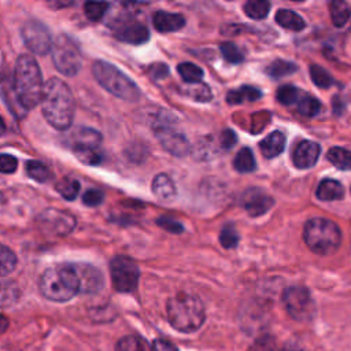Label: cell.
I'll return each instance as SVG.
<instances>
[{
	"label": "cell",
	"mask_w": 351,
	"mask_h": 351,
	"mask_svg": "<svg viewBox=\"0 0 351 351\" xmlns=\"http://www.w3.org/2000/svg\"><path fill=\"white\" fill-rule=\"evenodd\" d=\"M41 110L48 123L55 129L66 130L71 126L75 101L71 89L64 81L53 77L44 84Z\"/></svg>",
	"instance_id": "1"
},
{
	"label": "cell",
	"mask_w": 351,
	"mask_h": 351,
	"mask_svg": "<svg viewBox=\"0 0 351 351\" xmlns=\"http://www.w3.org/2000/svg\"><path fill=\"white\" fill-rule=\"evenodd\" d=\"M43 75L36 59L21 55L14 67V93L19 106L27 111L34 108L43 96Z\"/></svg>",
	"instance_id": "2"
},
{
	"label": "cell",
	"mask_w": 351,
	"mask_h": 351,
	"mask_svg": "<svg viewBox=\"0 0 351 351\" xmlns=\"http://www.w3.org/2000/svg\"><path fill=\"white\" fill-rule=\"evenodd\" d=\"M206 318L200 299L192 293L180 292L167 302V319L180 332L191 333L197 330Z\"/></svg>",
	"instance_id": "3"
},
{
	"label": "cell",
	"mask_w": 351,
	"mask_h": 351,
	"mask_svg": "<svg viewBox=\"0 0 351 351\" xmlns=\"http://www.w3.org/2000/svg\"><path fill=\"white\" fill-rule=\"evenodd\" d=\"M41 293L53 302L70 300L80 292V280L74 265H56L48 267L40 278Z\"/></svg>",
	"instance_id": "4"
},
{
	"label": "cell",
	"mask_w": 351,
	"mask_h": 351,
	"mask_svg": "<svg viewBox=\"0 0 351 351\" xmlns=\"http://www.w3.org/2000/svg\"><path fill=\"white\" fill-rule=\"evenodd\" d=\"M303 240L318 255L333 254L341 244L340 228L326 218H311L304 223Z\"/></svg>",
	"instance_id": "5"
},
{
	"label": "cell",
	"mask_w": 351,
	"mask_h": 351,
	"mask_svg": "<svg viewBox=\"0 0 351 351\" xmlns=\"http://www.w3.org/2000/svg\"><path fill=\"white\" fill-rule=\"evenodd\" d=\"M92 73L96 81L106 90L119 99L134 101L141 95L138 86L126 74L108 62L96 60L92 66Z\"/></svg>",
	"instance_id": "6"
},
{
	"label": "cell",
	"mask_w": 351,
	"mask_h": 351,
	"mask_svg": "<svg viewBox=\"0 0 351 351\" xmlns=\"http://www.w3.org/2000/svg\"><path fill=\"white\" fill-rule=\"evenodd\" d=\"M101 134L96 129L77 126L66 136V144L74 151L75 156L85 165H99L103 160V154L99 147Z\"/></svg>",
	"instance_id": "7"
},
{
	"label": "cell",
	"mask_w": 351,
	"mask_h": 351,
	"mask_svg": "<svg viewBox=\"0 0 351 351\" xmlns=\"http://www.w3.org/2000/svg\"><path fill=\"white\" fill-rule=\"evenodd\" d=\"M52 60L59 73L74 77L82 66V55L78 44L67 34H59L52 43Z\"/></svg>",
	"instance_id": "8"
},
{
	"label": "cell",
	"mask_w": 351,
	"mask_h": 351,
	"mask_svg": "<svg viewBox=\"0 0 351 351\" xmlns=\"http://www.w3.org/2000/svg\"><path fill=\"white\" fill-rule=\"evenodd\" d=\"M154 134L162 147L176 156H185L189 152V141L186 137L176 130L173 121L169 115L160 114L152 123Z\"/></svg>",
	"instance_id": "9"
},
{
	"label": "cell",
	"mask_w": 351,
	"mask_h": 351,
	"mask_svg": "<svg viewBox=\"0 0 351 351\" xmlns=\"http://www.w3.org/2000/svg\"><path fill=\"white\" fill-rule=\"evenodd\" d=\"M282 303L288 314L296 321H308L315 314V304L307 288L289 287L282 293Z\"/></svg>",
	"instance_id": "10"
},
{
	"label": "cell",
	"mask_w": 351,
	"mask_h": 351,
	"mask_svg": "<svg viewBox=\"0 0 351 351\" xmlns=\"http://www.w3.org/2000/svg\"><path fill=\"white\" fill-rule=\"evenodd\" d=\"M110 273L112 285L118 292H132L137 288L140 270L137 265L128 256H115L110 262Z\"/></svg>",
	"instance_id": "11"
},
{
	"label": "cell",
	"mask_w": 351,
	"mask_h": 351,
	"mask_svg": "<svg viewBox=\"0 0 351 351\" xmlns=\"http://www.w3.org/2000/svg\"><path fill=\"white\" fill-rule=\"evenodd\" d=\"M22 38L26 47L36 55H45L52 48L51 32L45 25L36 19H30L22 26Z\"/></svg>",
	"instance_id": "12"
},
{
	"label": "cell",
	"mask_w": 351,
	"mask_h": 351,
	"mask_svg": "<svg viewBox=\"0 0 351 351\" xmlns=\"http://www.w3.org/2000/svg\"><path fill=\"white\" fill-rule=\"evenodd\" d=\"M111 29L114 36L123 43L138 45L148 41L149 38V32L147 26L138 21L121 18L111 23Z\"/></svg>",
	"instance_id": "13"
},
{
	"label": "cell",
	"mask_w": 351,
	"mask_h": 351,
	"mask_svg": "<svg viewBox=\"0 0 351 351\" xmlns=\"http://www.w3.org/2000/svg\"><path fill=\"white\" fill-rule=\"evenodd\" d=\"M38 222L45 232L52 233L55 236L67 234L75 226V218L71 214H69L66 211L56 210V208L45 210L40 215Z\"/></svg>",
	"instance_id": "14"
},
{
	"label": "cell",
	"mask_w": 351,
	"mask_h": 351,
	"mask_svg": "<svg viewBox=\"0 0 351 351\" xmlns=\"http://www.w3.org/2000/svg\"><path fill=\"white\" fill-rule=\"evenodd\" d=\"M241 204L251 217H259L266 214L271 208V206L274 204V200L262 189L250 188L243 193Z\"/></svg>",
	"instance_id": "15"
},
{
	"label": "cell",
	"mask_w": 351,
	"mask_h": 351,
	"mask_svg": "<svg viewBox=\"0 0 351 351\" xmlns=\"http://www.w3.org/2000/svg\"><path fill=\"white\" fill-rule=\"evenodd\" d=\"M74 269L80 280V292L96 293L103 288V276L95 266L86 263H75Z\"/></svg>",
	"instance_id": "16"
},
{
	"label": "cell",
	"mask_w": 351,
	"mask_h": 351,
	"mask_svg": "<svg viewBox=\"0 0 351 351\" xmlns=\"http://www.w3.org/2000/svg\"><path fill=\"white\" fill-rule=\"evenodd\" d=\"M319 154L321 147L318 143L303 140L295 147L292 152V162L298 169H310L317 163Z\"/></svg>",
	"instance_id": "17"
},
{
	"label": "cell",
	"mask_w": 351,
	"mask_h": 351,
	"mask_svg": "<svg viewBox=\"0 0 351 351\" xmlns=\"http://www.w3.org/2000/svg\"><path fill=\"white\" fill-rule=\"evenodd\" d=\"M154 27L160 33H169L176 32L184 27L185 18L180 14H171L166 11H156L152 16Z\"/></svg>",
	"instance_id": "18"
},
{
	"label": "cell",
	"mask_w": 351,
	"mask_h": 351,
	"mask_svg": "<svg viewBox=\"0 0 351 351\" xmlns=\"http://www.w3.org/2000/svg\"><path fill=\"white\" fill-rule=\"evenodd\" d=\"M285 143H287L285 134L280 130H274L259 143V148L263 156L276 158L284 151Z\"/></svg>",
	"instance_id": "19"
},
{
	"label": "cell",
	"mask_w": 351,
	"mask_h": 351,
	"mask_svg": "<svg viewBox=\"0 0 351 351\" xmlns=\"http://www.w3.org/2000/svg\"><path fill=\"white\" fill-rule=\"evenodd\" d=\"M315 196L319 200H325V202L340 200L344 196V188L339 181L332 180V178H325L317 186Z\"/></svg>",
	"instance_id": "20"
},
{
	"label": "cell",
	"mask_w": 351,
	"mask_h": 351,
	"mask_svg": "<svg viewBox=\"0 0 351 351\" xmlns=\"http://www.w3.org/2000/svg\"><path fill=\"white\" fill-rule=\"evenodd\" d=\"M250 351H303L298 346L278 341L273 336H262L254 341Z\"/></svg>",
	"instance_id": "21"
},
{
	"label": "cell",
	"mask_w": 351,
	"mask_h": 351,
	"mask_svg": "<svg viewBox=\"0 0 351 351\" xmlns=\"http://www.w3.org/2000/svg\"><path fill=\"white\" fill-rule=\"evenodd\" d=\"M152 192L158 199L167 202L176 196V185L167 174L160 173L152 181Z\"/></svg>",
	"instance_id": "22"
},
{
	"label": "cell",
	"mask_w": 351,
	"mask_h": 351,
	"mask_svg": "<svg viewBox=\"0 0 351 351\" xmlns=\"http://www.w3.org/2000/svg\"><path fill=\"white\" fill-rule=\"evenodd\" d=\"M276 22L280 26H282L284 29L293 30V32H300V30H303L306 27L304 19L299 14H296L292 10H285V8L277 11Z\"/></svg>",
	"instance_id": "23"
},
{
	"label": "cell",
	"mask_w": 351,
	"mask_h": 351,
	"mask_svg": "<svg viewBox=\"0 0 351 351\" xmlns=\"http://www.w3.org/2000/svg\"><path fill=\"white\" fill-rule=\"evenodd\" d=\"M261 96H262V93L258 88H254L250 85H243L239 89L229 90L226 95V101L229 104H240L244 101H255Z\"/></svg>",
	"instance_id": "24"
},
{
	"label": "cell",
	"mask_w": 351,
	"mask_h": 351,
	"mask_svg": "<svg viewBox=\"0 0 351 351\" xmlns=\"http://www.w3.org/2000/svg\"><path fill=\"white\" fill-rule=\"evenodd\" d=\"M329 11H330L332 22L337 27L344 26L348 22V19L351 18V5L341 0L332 1L329 4Z\"/></svg>",
	"instance_id": "25"
},
{
	"label": "cell",
	"mask_w": 351,
	"mask_h": 351,
	"mask_svg": "<svg viewBox=\"0 0 351 351\" xmlns=\"http://www.w3.org/2000/svg\"><path fill=\"white\" fill-rule=\"evenodd\" d=\"M115 351H152V350L144 337L138 335H128L117 343Z\"/></svg>",
	"instance_id": "26"
},
{
	"label": "cell",
	"mask_w": 351,
	"mask_h": 351,
	"mask_svg": "<svg viewBox=\"0 0 351 351\" xmlns=\"http://www.w3.org/2000/svg\"><path fill=\"white\" fill-rule=\"evenodd\" d=\"M326 159L340 170H351V151L346 148H330L326 154Z\"/></svg>",
	"instance_id": "27"
},
{
	"label": "cell",
	"mask_w": 351,
	"mask_h": 351,
	"mask_svg": "<svg viewBox=\"0 0 351 351\" xmlns=\"http://www.w3.org/2000/svg\"><path fill=\"white\" fill-rule=\"evenodd\" d=\"M26 171L29 177L37 182H48L53 178L51 169L38 160H29L26 165Z\"/></svg>",
	"instance_id": "28"
},
{
	"label": "cell",
	"mask_w": 351,
	"mask_h": 351,
	"mask_svg": "<svg viewBox=\"0 0 351 351\" xmlns=\"http://www.w3.org/2000/svg\"><path fill=\"white\" fill-rule=\"evenodd\" d=\"M233 165H234V169L240 173H250L256 169V162L250 148H241L237 152Z\"/></svg>",
	"instance_id": "29"
},
{
	"label": "cell",
	"mask_w": 351,
	"mask_h": 351,
	"mask_svg": "<svg viewBox=\"0 0 351 351\" xmlns=\"http://www.w3.org/2000/svg\"><path fill=\"white\" fill-rule=\"evenodd\" d=\"M177 70H178L181 78L188 84H199L203 78V70L199 66L189 63V62L180 63Z\"/></svg>",
	"instance_id": "30"
},
{
	"label": "cell",
	"mask_w": 351,
	"mask_h": 351,
	"mask_svg": "<svg viewBox=\"0 0 351 351\" xmlns=\"http://www.w3.org/2000/svg\"><path fill=\"white\" fill-rule=\"evenodd\" d=\"M270 3L265 0H251L244 4V12L252 19H263L269 14Z\"/></svg>",
	"instance_id": "31"
},
{
	"label": "cell",
	"mask_w": 351,
	"mask_h": 351,
	"mask_svg": "<svg viewBox=\"0 0 351 351\" xmlns=\"http://www.w3.org/2000/svg\"><path fill=\"white\" fill-rule=\"evenodd\" d=\"M295 71H296V64L295 63H291V62H287V60H281V59H277V60L271 62L267 66V69H266V73L271 78H281V77L289 75V74H292Z\"/></svg>",
	"instance_id": "32"
},
{
	"label": "cell",
	"mask_w": 351,
	"mask_h": 351,
	"mask_svg": "<svg viewBox=\"0 0 351 351\" xmlns=\"http://www.w3.org/2000/svg\"><path fill=\"white\" fill-rule=\"evenodd\" d=\"M55 189L67 200H73L80 191V182L70 177H63L55 185Z\"/></svg>",
	"instance_id": "33"
},
{
	"label": "cell",
	"mask_w": 351,
	"mask_h": 351,
	"mask_svg": "<svg viewBox=\"0 0 351 351\" xmlns=\"http://www.w3.org/2000/svg\"><path fill=\"white\" fill-rule=\"evenodd\" d=\"M19 298V289L14 282H0V307L14 304Z\"/></svg>",
	"instance_id": "34"
},
{
	"label": "cell",
	"mask_w": 351,
	"mask_h": 351,
	"mask_svg": "<svg viewBox=\"0 0 351 351\" xmlns=\"http://www.w3.org/2000/svg\"><path fill=\"white\" fill-rule=\"evenodd\" d=\"M16 266V255L7 245L0 244V276L10 274Z\"/></svg>",
	"instance_id": "35"
},
{
	"label": "cell",
	"mask_w": 351,
	"mask_h": 351,
	"mask_svg": "<svg viewBox=\"0 0 351 351\" xmlns=\"http://www.w3.org/2000/svg\"><path fill=\"white\" fill-rule=\"evenodd\" d=\"M319 110H321V103L313 96L303 95L298 101V111L303 117H308V118L314 117L319 112Z\"/></svg>",
	"instance_id": "36"
},
{
	"label": "cell",
	"mask_w": 351,
	"mask_h": 351,
	"mask_svg": "<svg viewBox=\"0 0 351 351\" xmlns=\"http://www.w3.org/2000/svg\"><path fill=\"white\" fill-rule=\"evenodd\" d=\"M300 97H302V93L293 85H282L277 90V100L284 106H291L293 103H298Z\"/></svg>",
	"instance_id": "37"
},
{
	"label": "cell",
	"mask_w": 351,
	"mask_h": 351,
	"mask_svg": "<svg viewBox=\"0 0 351 351\" xmlns=\"http://www.w3.org/2000/svg\"><path fill=\"white\" fill-rule=\"evenodd\" d=\"M310 77H311L313 82L319 88H329L333 84L332 75L318 64L310 66Z\"/></svg>",
	"instance_id": "38"
},
{
	"label": "cell",
	"mask_w": 351,
	"mask_h": 351,
	"mask_svg": "<svg viewBox=\"0 0 351 351\" xmlns=\"http://www.w3.org/2000/svg\"><path fill=\"white\" fill-rule=\"evenodd\" d=\"M108 3H104V1H88L84 4V11H85V15L88 19L90 21H100L107 8H108Z\"/></svg>",
	"instance_id": "39"
},
{
	"label": "cell",
	"mask_w": 351,
	"mask_h": 351,
	"mask_svg": "<svg viewBox=\"0 0 351 351\" xmlns=\"http://www.w3.org/2000/svg\"><path fill=\"white\" fill-rule=\"evenodd\" d=\"M219 241L225 248H234L239 244V233L232 223H228L222 228L219 233Z\"/></svg>",
	"instance_id": "40"
},
{
	"label": "cell",
	"mask_w": 351,
	"mask_h": 351,
	"mask_svg": "<svg viewBox=\"0 0 351 351\" xmlns=\"http://www.w3.org/2000/svg\"><path fill=\"white\" fill-rule=\"evenodd\" d=\"M223 58L229 62V63H240L243 62L244 56L240 52V49L233 44V43H222L219 47Z\"/></svg>",
	"instance_id": "41"
},
{
	"label": "cell",
	"mask_w": 351,
	"mask_h": 351,
	"mask_svg": "<svg viewBox=\"0 0 351 351\" xmlns=\"http://www.w3.org/2000/svg\"><path fill=\"white\" fill-rule=\"evenodd\" d=\"M156 223H158L160 228H163L165 230L171 232V233H181V232L184 230V226H182L178 221H176L174 218H171V217H169V215H162V217H159V218L156 219Z\"/></svg>",
	"instance_id": "42"
},
{
	"label": "cell",
	"mask_w": 351,
	"mask_h": 351,
	"mask_svg": "<svg viewBox=\"0 0 351 351\" xmlns=\"http://www.w3.org/2000/svg\"><path fill=\"white\" fill-rule=\"evenodd\" d=\"M18 160L10 154H0V173L11 174L16 170Z\"/></svg>",
	"instance_id": "43"
},
{
	"label": "cell",
	"mask_w": 351,
	"mask_h": 351,
	"mask_svg": "<svg viewBox=\"0 0 351 351\" xmlns=\"http://www.w3.org/2000/svg\"><path fill=\"white\" fill-rule=\"evenodd\" d=\"M103 192L99 189H88L84 196H82V202L84 204L89 206V207H96L103 202Z\"/></svg>",
	"instance_id": "44"
},
{
	"label": "cell",
	"mask_w": 351,
	"mask_h": 351,
	"mask_svg": "<svg viewBox=\"0 0 351 351\" xmlns=\"http://www.w3.org/2000/svg\"><path fill=\"white\" fill-rule=\"evenodd\" d=\"M189 95L195 99V100H199V101H208L211 99V92L208 89L207 85H197V86H193L191 90H189Z\"/></svg>",
	"instance_id": "45"
},
{
	"label": "cell",
	"mask_w": 351,
	"mask_h": 351,
	"mask_svg": "<svg viewBox=\"0 0 351 351\" xmlns=\"http://www.w3.org/2000/svg\"><path fill=\"white\" fill-rule=\"evenodd\" d=\"M236 140H237V137H236L234 132L230 130V129L223 130L219 136V144H221L222 148H226V149L232 148L236 144Z\"/></svg>",
	"instance_id": "46"
},
{
	"label": "cell",
	"mask_w": 351,
	"mask_h": 351,
	"mask_svg": "<svg viewBox=\"0 0 351 351\" xmlns=\"http://www.w3.org/2000/svg\"><path fill=\"white\" fill-rule=\"evenodd\" d=\"M154 351H178V348L169 340L165 339H156L152 344Z\"/></svg>",
	"instance_id": "47"
},
{
	"label": "cell",
	"mask_w": 351,
	"mask_h": 351,
	"mask_svg": "<svg viewBox=\"0 0 351 351\" xmlns=\"http://www.w3.org/2000/svg\"><path fill=\"white\" fill-rule=\"evenodd\" d=\"M149 73L152 75V78L158 80V78H165L169 74V69L166 64L160 63V64H152V67L149 69Z\"/></svg>",
	"instance_id": "48"
},
{
	"label": "cell",
	"mask_w": 351,
	"mask_h": 351,
	"mask_svg": "<svg viewBox=\"0 0 351 351\" xmlns=\"http://www.w3.org/2000/svg\"><path fill=\"white\" fill-rule=\"evenodd\" d=\"M8 319H7V317H4L3 314H0V335L1 333H4L5 330H7V328H8Z\"/></svg>",
	"instance_id": "49"
},
{
	"label": "cell",
	"mask_w": 351,
	"mask_h": 351,
	"mask_svg": "<svg viewBox=\"0 0 351 351\" xmlns=\"http://www.w3.org/2000/svg\"><path fill=\"white\" fill-rule=\"evenodd\" d=\"M73 4V1H52V3H49V5H52V7H55V8H59V7H67V5H71Z\"/></svg>",
	"instance_id": "50"
},
{
	"label": "cell",
	"mask_w": 351,
	"mask_h": 351,
	"mask_svg": "<svg viewBox=\"0 0 351 351\" xmlns=\"http://www.w3.org/2000/svg\"><path fill=\"white\" fill-rule=\"evenodd\" d=\"M5 133V123L3 121V118L0 117V136H3Z\"/></svg>",
	"instance_id": "51"
}]
</instances>
